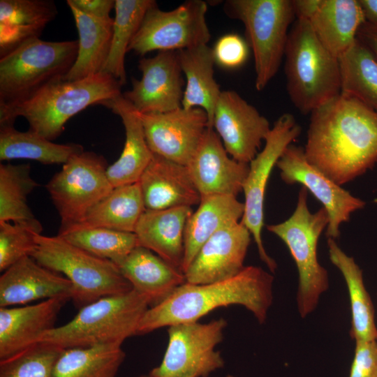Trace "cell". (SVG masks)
Instances as JSON below:
<instances>
[{
    "instance_id": "6da1fadb",
    "label": "cell",
    "mask_w": 377,
    "mask_h": 377,
    "mask_svg": "<svg viewBox=\"0 0 377 377\" xmlns=\"http://www.w3.org/2000/svg\"><path fill=\"white\" fill-rule=\"evenodd\" d=\"M308 162L341 186L377 163V112L340 94L311 113Z\"/></svg>"
},
{
    "instance_id": "7a4b0ae2",
    "label": "cell",
    "mask_w": 377,
    "mask_h": 377,
    "mask_svg": "<svg viewBox=\"0 0 377 377\" xmlns=\"http://www.w3.org/2000/svg\"><path fill=\"white\" fill-rule=\"evenodd\" d=\"M273 276L257 266H246L237 275L206 284L184 283L142 316L137 335L163 327L198 321L221 307L241 305L263 323L273 301Z\"/></svg>"
},
{
    "instance_id": "3957f363",
    "label": "cell",
    "mask_w": 377,
    "mask_h": 377,
    "mask_svg": "<svg viewBox=\"0 0 377 377\" xmlns=\"http://www.w3.org/2000/svg\"><path fill=\"white\" fill-rule=\"evenodd\" d=\"M121 87L119 80L104 73L75 81L61 80L24 101L0 105V126L14 125L16 118L22 117L30 131L52 141L72 117L89 105L120 96Z\"/></svg>"
},
{
    "instance_id": "277c9868",
    "label": "cell",
    "mask_w": 377,
    "mask_h": 377,
    "mask_svg": "<svg viewBox=\"0 0 377 377\" xmlns=\"http://www.w3.org/2000/svg\"><path fill=\"white\" fill-rule=\"evenodd\" d=\"M284 56L287 91L301 112L311 113L341 94L339 58L324 47L306 20L293 22Z\"/></svg>"
},
{
    "instance_id": "5b68a950",
    "label": "cell",
    "mask_w": 377,
    "mask_h": 377,
    "mask_svg": "<svg viewBox=\"0 0 377 377\" xmlns=\"http://www.w3.org/2000/svg\"><path fill=\"white\" fill-rule=\"evenodd\" d=\"M149 308L147 298L133 289L105 297L80 308L73 319L46 332L38 342L62 349L123 343L137 335L139 323Z\"/></svg>"
},
{
    "instance_id": "8992f818",
    "label": "cell",
    "mask_w": 377,
    "mask_h": 377,
    "mask_svg": "<svg viewBox=\"0 0 377 377\" xmlns=\"http://www.w3.org/2000/svg\"><path fill=\"white\" fill-rule=\"evenodd\" d=\"M31 258L71 281L73 287L71 300L79 309L101 298L133 290L113 262L96 257L59 235H38Z\"/></svg>"
},
{
    "instance_id": "52a82bcc",
    "label": "cell",
    "mask_w": 377,
    "mask_h": 377,
    "mask_svg": "<svg viewBox=\"0 0 377 377\" xmlns=\"http://www.w3.org/2000/svg\"><path fill=\"white\" fill-rule=\"evenodd\" d=\"M78 40L23 43L0 59V105L24 101L61 80L77 58Z\"/></svg>"
},
{
    "instance_id": "ba28073f",
    "label": "cell",
    "mask_w": 377,
    "mask_h": 377,
    "mask_svg": "<svg viewBox=\"0 0 377 377\" xmlns=\"http://www.w3.org/2000/svg\"><path fill=\"white\" fill-rule=\"evenodd\" d=\"M223 10L245 27L254 58L255 87L264 89L276 75L296 17L292 0H228Z\"/></svg>"
},
{
    "instance_id": "9c48e42d",
    "label": "cell",
    "mask_w": 377,
    "mask_h": 377,
    "mask_svg": "<svg viewBox=\"0 0 377 377\" xmlns=\"http://www.w3.org/2000/svg\"><path fill=\"white\" fill-rule=\"evenodd\" d=\"M307 197V190L302 186L291 216L281 223L267 226L269 232L286 244L297 267V302L302 318L314 311L321 294L329 287L327 272L319 263L317 254L319 237L327 228L328 215L323 207L311 213Z\"/></svg>"
},
{
    "instance_id": "30bf717a",
    "label": "cell",
    "mask_w": 377,
    "mask_h": 377,
    "mask_svg": "<svg viewBox=\"0 0 377 377\" xmlns=\"http://www.w3.org/2000/svg\"><path fill=\"white\" fill-rule=\"evenodd\" d=\"M105 158L93 151L72 156L45 188L61 219L59 232L77 225L114 188Z\"/></svg>"
},
{
    "instance_id": "8fae6325",
    "label": "cell",
    "mask_w": 377,
    "mask_h": 377,
    "mask_svg": "<svg viewBox=\"0 0 377 377\" xmlns=\"http://www.w3.org/2000/svg\"><path fill=\"white\" fill-rule=\"evenodd\" d=\"M227 321L220 318L168 327V343L161 364L149 373L154 377H208L224 367L216 347L223 339Z\"/></svg>"
},
{
    "instance_id": "7c38bea8",
    "label": "cell",
    "mask_w": 377,
    "mask_h": 377,
    "mask_svg": "<svg viewBox=\"0 0 377 377\" xmlns=\"http://www.w3.org/2000/svg\"><path fill=\"white\" fill-rule=\"evenodd\" d=\"M207 11L202 0L186 1L170 11L161 10L156 3L146 13L128 52L144 56L154 50L179 51L207 44L211 34Z\"/></svg>"
},
{
    "instance_id": "4fadbf2b",
    "label": "cell",
    "mask_w": 377,
    "mask_h": 377,
    "mask_svg": "<svg viewBox=\"0 0 377 377\" xmlns=\"http://www.w3.org/2000/svg\"><path fill=\"white\" fill-rule=\"evenodd\" d=\"M301 131V126L291 114H281L271 128L263 149L249 163V172L243 185L244 212L240 221L251 232L260 260L271 272H274L277 265L267 253L262 239L265 194L274 167Z\"/></svg>"
},
{
    "instance_id": "5bb4252c",
    "label": "cell",
    "mask_w": 377,
    "mask_h": 377,
    "mask_svg": "<svg viewBox=\"0 0 377 377\" xmlns=\"http://www.w3.org/2000/svg\"><path fill=\"white\" fill-rule=\"evenodd\" d=\"M276 166L286 184H302L321 202L328 215L325 232L327 238L337 239L341 224L348 221L352 213L366 205L364 200L350 194L310 164L303 147L290 145Z\"/></svg>"
},
{
    "instance_id": "9a60e30c",
    "label": "cell",
    "mask_w": 377,
    "mask_h": 377,
    "mask_svg": "<svg viewBox=\"0 0 377 377\" xmlns=\"http://www.w3.org/2000/svg\"><path fill=\"white\" fill-rule=\"evenodd\" d=\"M137 112L152 153L184 165L188 164L209 128L207 114L200 108Z\"/></svg>"
},
{
    "instance_id": "2e32d148",
    "label": "cell",
    "mask_w": 377,
    "mask_h": 377,
    "mask_svg": "<svg viewBox=\"0 0 377 377\" xmlns=\"http://www.w3.org/2000/svg\"><path fill=\"white\" fill-rule=\"evenodd\" d=\"M140 80L133 79L132 89L122 94L140 113H162L182 108L185 80L177 51L158 52L138 62Z\"/></svg>"
},
{
    "instance_id": "e0dca14e",
    "label": "cell",
    "mask_w": 377,
    "mask_h": 377,
    "mask_svg": "<svg viewBox=\"0 0 377 377\" xmlns=\"http://www.w3.org/2000/svg\"><path fill=\"white\" fill-rule=\"evenodd\" d=\"M212 127L228 154L248 164L259 152L272 128L267 118L232 90L221 91Z\"/></svg>"
},
{
    "instance_id": "ac0fdd59",
    "label": "cell",
    "mask_w": 377,
    "mask_h": 377,
    "mask_svg": "<svg viewBox=\"0 0 377 377\" xmlns=\"http://www.w3.org/2000/svg\"><path fill=\"white\" fill-rule=\"evenodd\" d=\"M251 234L241 221L213 235L184 272L186 282L206 284L231 278L244 267Z\"/></svg>"
},
{
    "instance_id": "d6986e66",
    "label": "cell",
    "mask_w": 377,
    "mask_h": 377,
    "mask_svg": "<svg viewBox=\"0 0 377 377\" xmlns=\"http://www.w3.org/2000/svg\"><path fill=\"white\" fill-rule=\"evenodd\" d=\"M201 196L237 195L242 191L249 165L232 158L213 128H207L186 165Z\"/></svg>"
},
{
    "instance_id": "ffe728a7",
    "label": "cell",
    "mask_w": 377,
    "mask_h": 377,
    "mask_svg": "<svg viewBox=\"0 0 377 377\" xmlns=\"http://www.w3.org/2000/svg\"><path fill=\"white\" fill-rule=\"evenodd\" d=\"M73 296L71 281L60 274L25 257L6 269L0 277V307Z\"/></svg>"
},
{
    "instance_id": "44dd1931",
    "label": "cell",
    "mask_w": 377,
    "mask_h": 377,
    "mask_svg": "<svg viewBox=\"0 0 377 377\" xmlns=\"http://www.w3.org/2000/svg\"><path fill=\"white\" fill-rule=\"evenodd\" d=\"M69 300L57 297L22 306L0 307V360L14 356L55 327L57 316Z\"/></svg>"
},
{
    "instance_id": "7402d4cb",
    "label": "cell",
    "mask_w": 377,
    "mask_h": 377,
    "mask_svg": "<svg viewBox=\"0 0 377 377\" xmlns=\"http://www.w3.org/2000/svg\"><path fill=\"white\" fill-rule=\"evenodd\" d=\"M138 182L145 209L191 207L201 200L186 165L154 154Z\"/></svg>"
},
{
    "instance_id": "603a6c76",
    "label": "cell",
    "mask_w": 377,
    "mask_h": 377,
    "mask_svg": "<svg viewBox=\"0 0 377 377\" xmlns=\"http://www.w3.org/2000/svg\"><path fill=\"white\" fill-rule=\"evenodd\" d=\"M193 212L191 207L145 209L134 232L138 246L149 249L182 271L184 230Z\"/></svg>"
},
{
    "instance_id": "cb8c5ba5",
    "label": "cell",
    "mask_w": 377,
    "mask_h": 377,
    "mask_svg": "<svg viewBox=\"0 0 377 377\" xmlns=\"http://www.w3.org/2000/svg\"><path fill=\"white\" fill-rule=\"evenodd\" d=\"M116 265L149 307L168 297L186 283L184 274L148 249L138 246Z\"/></svg>"
},
{
    "instance_id": "d4e9b609",
    "label": "cell",
    "mask_w": 377,
    "mask_h": 377,
    "mask_svg": "<svg viewBox=\"0 0 377 377\" xmlns=\"http://www.w3.org/2000/svg\"><path fill=\"white\" fill-rule=\"evenodd\" d=\"M101 105L121 118L125 130L122 152L119 158L108 167V179L114 188L136 183L154 154L147 142L140 117L122 94Z\"/></svg>"
},
{
    "instance_id": "484cf974",
    "label": "cell",
    "mask_w": 377,
    "mask_h": 377,
    "mask_svg": "<svg viewBox=\"0 0 377 377\" xmlns=\"http://www.w3.org/2000/svg\"><path fill=\"white\" fill-rule=\"evenodd\" d=\"M244 205L228 195L201 196L197 210L188 218L184 230L183 273L201 246L216 232L241 221Z\"/></svg>"
},
{
    "instance_id": "4316f807",
    "label": "cell",
    "mask_w": 377,
    "mask_h": 377,
    "mask_svg": "<svg viewBox=\"0 0 377 377\" xmlns=\"http://www.w3.org/2000/svg\"><path fill=\"white\" fill-rule=\"evenodd\" d=\"M58 13L52 0L0 1V56L39 38Z\"/></svg>"
},
{
    "instance_id": "83f0119b",
    "label": "cell",
    "mask_w": 377,
    "mask_h": 377,
    "mask_svg": "<svg viewBox=\"0 0 377 377\" xmlns=\"http://www.w3.org/2000/svg\"><path fill=\"white\" fill-rule=\"evenodd\" d=\"M308 22L324 47L339 58L355 42L366 20L358 0H321Z\"/></svg>"
},
{
    "instance_id": "f1b7e54d",
    "label": "cell",
    "mask_w": 377,
    "mask_h": 377,
    "mask_svg": "<svg viewBox=\"0 0 377 377\" xmlns=\"http://www.w3.org/2000/svg\"><path fill=\"white\" fill-rule=\"evenodd\" d=\"M177 52L185 77L182 108L203 109L208 116L209 128H213L214 113L222 91L214 77L216 63L212 48L206 44Z\"/></svg>"
},
{
    "instance_id": "f546056e",
    "label": "cell",
    "mask_w": 377,
    "mask_h": 377,
    "mask_svg": "<svg viewBox=\"0 0 377 377\" xmlns=\"http://www.w3.org/2000/svg\"><path fill=\"white\" fill-rule=\"evenodd\" d=\"M68 7L79 35L78 51L75 63L63 80L75 81L102 72L110 50L114 19H96L72 6Z\"/></svg>"
},
{
    "instance_id": "4dcf8cb0",
    "label": "cell",
    "mask_w": 377,
    "mask_h": 377,
    "mask_svg": "<svg viewBox=\"0 0 377 377\" xmlns=\"http://www.w3.org/2000/svg\"><path fill=\"white\" fill-rule=\"evenodd\" d=\"M145 211V207L138 182L117 186L90 209L77 225L67 230L86 228H105L134 232L138 222Z\"/></svg>"
},
{
    "instance_id": "1f68e13d",
    "label": "cell",
    "mask_w": 377,
    "mask_h": 377,
    "mask_svg": "<svg viewBox=\"0 0 377 377\" xmlns=\"http://www.w3.org/2000/svg\"><path fill=\"white\" fill-rule=\"evenodd\" d=\"M330 259L341 272L349 293L350 336L357 341L377 340L374 309L364 283L362 272L353 258L346 255L335 239L327 238Z\"/></svg>"
},
{
    "instance_id": "d6a6232c",
    "label": "cell",
    "mask_w": 377,
    "mask_h": 377,
    "mask_svg": "<svg viewBox=\"0 0 377 377\" xmlns=\"http://www.w3.org/2000/svg\"><path fill=\"white\" fill-rule=\"evenodd\" d=\"M83 151L79 144H57L30 130L23 132L14 125L0 126L1 161L29 159L45 165L64 164Z\"/></svg>"
},
{
    "instance_id": "836d02e7",
    "label": "cell",
    "mask_w": 377,
    "mask_h": 377,
    "mask_svg": "<svg viewBox=\"0 0 377 377\" xmlns=\"http://www.w3.org/2000/svg\"><path fill=\"white\" fill-rule=\"evenodd\" d=\"M122 343L64 349L54 370V377H117L126 353Z\"/></svg>"
},
{
    "instance_id": "e575fe53",
    "label": "cell",
    "mask_w": 377,
    "mask_h": 377,
    "mask_svg": "<svg viewBox=\"0 0 377 377\" xmlns=\"http://www.w3.org/2000/svg\"><path fill=\"white\" fill-rule=\"evenodd\" d=\"M154 0H115V17L108 57L101 73L112 75L120 84L126 82L125 57Z\"/></svg>"
},
{
    "instance_id": "d590c367",
    "label": "cell",
    "mask_w": 377,
    "mask_h": 377,
    "mask_svg": "<svg viewBox=\"0 0 377 377\" xmlns=\"http://www.w3.org/2000/svg\"><path fill=\"white\" fill-rule=\"evenodd\" d=\"M341 94L377 112V59L357 39L339 58Z\"/></svg>"
},
{
    "instance_id": "8d00e7d4",
    "label": "cell",
    "mask_w": 377,
    "mask_h": 377,
    "mask_svg": "<svg viewBox=\"0 0 377 377\" xmlns=\"http://www.w3.org/2000/svg\"><path fill=\"white\" fill-rule=\"evenodd\" d=\"M38 186L29 163L0 165V222L37 223L27 197Z\"/></svg>"
},
{
    "instance_id": "74e56055",
    "label": "cell",
    "mask_w": 377,
    "mask_h": 377,
    "mask_svg": "<svg viewBox=\"0 0 377 377\" xmlns=\"http://www.w3.org/2000/svg\"><path fill=\"white\" fill-rule=\"evenodd\" d=\"M57 235L88 253L109 260L115 265L138 246L134 232L105 228L73 229L59 232Z\"/></svg>"
},
{
    "instance_id": "f35d334b",
    "label": "cell",
    "mask_w": 377,
    "mask_h": 377,
    "mask_svg": "<svg viewBox=\"0 0 377 377\" xmlns=\"http://www.w3.org/2000/svg\"><path fill=\"white\" fill-rule=\"evenodd\" d=\"M64 349L44 342L0 360V377H54V367Z\"/></svg>"
},
{
    "instance_id": "ab89813d",
    "label": "cell",
    "mask_w": 377,
    "mask_h": 377,
    "mask_svg": "<svg viewBox=\"0 0 377 377\" xmlns=\"http://www.w3.org/2000/svg\"><path fill=\"white\" fill-rule=\"evenodd\" d=\"M41 223L0 222V271L4 272L21 259L31 256L37 246Z\"/></svg>"
},
{
    "instance_id": "60d3db41",
    "label": "cell",
    "mask_w": 377,
    "mask_h": 377,
    "mask_svg": "<svg viewBox=\"0 0 377 377\" xmlns=\"http://www.w3.org/2000/svg\"><path fill=\"white\" fill-rule=\"evenodd\" d=\"M212 50L216 64L224 68L234 69L246 62L249 45L240 36L228 34L218 39Z\"/></svg>"
},
{
    "instance_id": "b9f144b4",
    "label": "cell",
    "mask_w": 377,
    "mask_h": 377,
    "mask_svg": "<svg viewBox=\"0 0 377 377\" xmlns=\"http://www.w3.org/2000/svg\"><path fill=\"white\" fill-rule=\"evenodd\" d=\"M349 377H377V340L355 341Z\"/></svg>"
},
{
    "instance_id": "7bdbcfd3",
    "label": "cell",
    "mask_w": 377,
    "mask_h": 377,
    "mask_svg": "<svg viewBox=\"0 0 377 377\" xmlns=\"http://www.w3.org/2000/svg\"><path fill=\"white\" fill-rule=\"evenodd\" d=\"M68 6H72L81 12L96 19L111 21L110 16L115 6V0H68Z\"/></svg>"
},
{
    "instance_id": "ee69618b",
    "label": "cell",
    "mask_w": 377,
    "mask_h": 377,
    "mask_svg": "<svg viewBox=\"0 0 377 377\" xmlns=\"http://www.w3.org/2000/svg\"><path fill=\"white\" fill-rule=\"evenodd\" d=\"M357 39L364 45L377 59V27L365 22L357 31Z\"/></svg>"
},
{
    "instance_id": "f6af8a7d",
    "label": "cell",
    "mask_w": 377,
    "mask_h": 377,
    "mask_svg": "<svg viewBox=\"0 0 377 377\" xmlns=\"http://www.w3.org/2000/svg\"><path fill=\"white\" fill-rule=\"evenodd\" d=\"M321 0H292L296 18L309 21L318 9Z\"/></svg>"
},
{
    "instance_id": "bcb514c9",
    "label": "cell",
    "mask_w": 377,
    "mask_h": 377,
    "mask_svg": "<svg viewBox=\"0 0 377 377\" xmlns=\"http://www.w3.org/2000/svg\"><path fill=\"white\" fill-rule=\"evenodd\" d=\"M367 22L377 27V0H358Z\"/></svg>"
},
{
    "instance_id": "7dc6e473",
    "label": "cell",
    "mask_w": 377,
    "mask_h": 377,
    "mask_svg": "<svg viewBox=\"0 0 377 377\" xmlns=\"http://www.w3.org/2000/svg\"><path fill=\"white\" fill-rule=\"evenodd\" d=\"M137 377H154V376H151L149 374H142Z\"/></svg>"
},
{
    "instance_id": "c3c4849f",
    "label": "cell",
    "mask_w": 377,
    "mask_h": 377,
    "mask_svg": "<svg viewBox=\"0 0 377 377\" xmlns=\"http://www.w3.org/2000/svg\"><path fill=\"white\" fill-rule=\"evenodd\" d=\"M226 377H234L232 375L228 374Z\"/></svg>"
}]
</instances>
